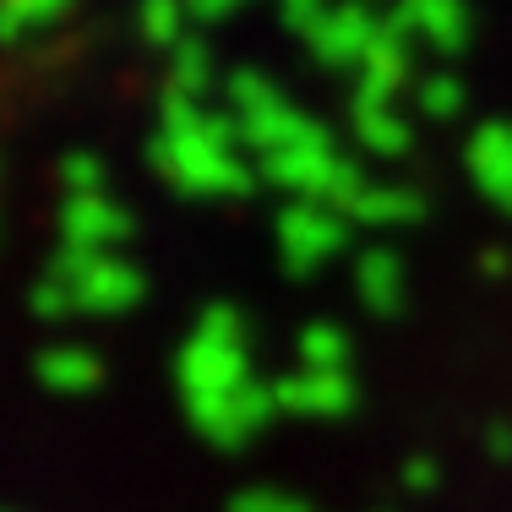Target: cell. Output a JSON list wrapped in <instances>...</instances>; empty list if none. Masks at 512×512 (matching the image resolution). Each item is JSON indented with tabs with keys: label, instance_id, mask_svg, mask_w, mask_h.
<instances>
[{
	"label": "cell",
	"instance_id": "7",
	"mask_svg": "<svg viewBox=\"0 0 512 512\" xmlns=\"http://www.w3.org/2000/svg\"><path fill=\"white\" fill-rule=\"evenodd\" d=\"M186 409H191V425H197L207 442L240 447V442H251L256 431H267V420L278 414V398H273V387L246 382L224 398H202V404H186Z\"/></svg>",
	"mask_w": 512,
	"mask_h": 512
},
{
	"label": "cell",
	"instance_id": "9",
	"mask_svg": "<svg viewBox=\"0 0 512 512\" xmlns=\"http://www.w3.org/2000/svg\"><path fill=\"white\" fill-rule=\"evenodd\" d=\"M382 17L398 39L431 44L436 55H458L469 44V6L463 0H393Z\"/></svg>",
	"mask_w": 512,
	"mask_h": 512
},
{
	"label": "cell",
	"instance_id": "17",
	"mask_svg": "<svg viewBox=\"0 0 512 512\" xmlns=\"http://www.w3.org/2000/svg\"><path fill=\"white\" fill-rule=\"evenodd\" d=\"M349 126H355V142L376 158H398L409 148L414 131L393 115V104H349Z\"/></svg>",
	"mask_w": 512,
	"mask_h": 512
},
{
	"label": "cell",
	"instance_id": "24",
	"mask_svg": "<svg viewBox=\"0 0 512 512\" xmlns=\"http://www.w3.org/2000/svg\"><path fill=\"white\" fill-rule=\"evenodd\" d=\"M327 11H333V0H278V17H284V28L295 33V39H311Z\"/></svg>",
	"mask_w": 512,
	"mask_h": 512
},
{
	"label": "cell",
	"instance_id": "28",
	"mask_svg": "<svg viewBox=\"0 0 512 512\" xmlns=\"http://www.w3.org/2000/svg\"><path fill=\"white\" fill-rule=\"evenodd\" d=\"M186 6H191V17H202V22H218V17H229V11L251 6V0H186Z\"/></svg>",
	"mask_w": 512,
	"mask_h": 512
},
{
	"label": "cell",
	"instance_id": "31",
	"mask_svg": "<svg viewBox=\"0 0 512 512\" xmlns=\"http://www.w3.org/2000/svg\"><path fill=\"white\" fill-rule=\"evenodd\" d=\"M360 6H376V0H360Z\"/></svg>",
	"mask_w": 512,
	"mask_h": 512
},
{
	"label": "cell",
	"instance_id": "1",
	"mask_svg": "<svg viewBox=\"0 0 512 512\" xmlns=\"http://www.w3.org/2000/svg\"><path fill=\"white\" fill-rule=\"evenodd\" d=\"M240 126L235 115H207L186 93H164L158 104L153 169L186 197H240L251 186V169L240 164Z\"/></svg>",
	"mask_w": 512,
	"mask_h": 512
},
{
	"label": "cell",
	"instance_id": "12",
	"mask_svg": "<svg viewBox=\"0 0 512 512\" xmlns=\"http://www.w3.org/2000/svg\"><path fill=\"white\" fill-rule=\"evenodd\" d=\"M463 164H469L474 186L512 213V126H502V120L474 126L469 148H463Z\"/></svg>",
	"mask_w": 512,
	"mask_h": 512
},
{
	"label": "cell",
	"instance_id": "23",
	"mask_svg": "<svg viewBox=\"0 0 512 512\" xmlns=\"http://www.w3.org/2000/svg\"><path fill=\"white\" fill-rule=\"evenodd\" d=\"M60 180H66V197H99L109 186V169H104V158H93V153H71L66 169H60Z\"/></svg>",
	"mask_w": 512,
	"mask_h": 512
},
{
	"label": "cell",
	"instance_id": "30",
	"mask_svg": "<svg viewBox=\"0 0 512 512\" xmlns=\"http://www.w3.org/2000/svg\"><path fill=\"white\" fill-rule=\"evenodd\" d=\"M502 256H507V251H485V256H480V267H485V273H502V267H507Z\"/></svg>",
	"mask_w": 512,
	"mask_h": 512
},
{
	"label": "cell",
	"instance_id": "13",
	"mask_svg": "<svg viewBox=\"0 0 512 512\" xmlns=\"http://www.w3.org/2000/svg\"><path fill=\"white\" fill-rule=\"evenodd\" d=\"M404 88H409V39H398L387 28L355 71V104H393Z\"/></svg>",
	"mask_w": 512,
	"mask_h": 512
},
{
	"label": "cell",
	"instance_id": "20",
	"mask_svg": "<svg viewBox=\"0 0 512 512\" xmlns=\"http://www.w3.org/2000/svg\"><path fill=\"white\" fill-rule=\"evenodd\" d=\"M300 365H311V371H349V338L344 327L333 322H311L300 327Z\"/></svg>",
	"mask_w": 512,
	"mask_h": 512
},
{
	"label": "cell",
	"instance_id": "25",
	"mask_svg": "<svg viewBox=\"0 0 512 512\" xmlns=\"http://www.w3.org/2000/svg\"><path fill=\"white\" fill-rule=\"evenodd\" d=\"M229 512H311V507L295 502V496H284V491H240L235 502H229Z\"/></svg>",
	"mask_w": 512,
	"mask_h": 512
},
{
	"label": "cell",
	"instance_id": "8",
	"mask_svg": "<svg viewBox=\"0 0 512 512\" xmlns=\"http://www.w3.org/2000/svg\"><path fill=\"white\" fill-rule=\"evenodd\" d=\"M387 33V17L376 6H360V0H338L322 17V28L311 33V55L333 71H360V60L376 50V39Z\"/></svg>",
	"mask_w": 512,
	"mask_h": 512
},
{
	"label": "cell",
	"instance_id": "5",
	"mask_svg": "<svg viewBox=\"0 0 512 512\" xmlns=\"http://www.w3.org/2000/svg\"><path fill=\"white\" fill-rule=\"evenodd\" d=\"M50 273L60 284H71L77 295V311H99V316H115V311H131L142 300V273L131 262H120L115 251H77V246H60Z\"/></svg>",
	"mask_w": 512,
	"mask_h": 512
},
{
	"label": "cell",
	"instance_id": "26",
	"mask_svg": "<svg viewBox=\"0 0 512 512\" xmlns=\"http://www.w3.org/2000/svg\"><path fill=\"white\" fill-rule=\"evenodd\" d=\"M33 311L39 316H66V311H77V295H71V284H60V278L50 273L39 289H33Z\"/></svg>",
	"mask_w": 512,
	"mask_h": 512
},
{
	"label": "cell",
	"instance_id": "14",
	"mask_svg": "<svg viewBox=\"0 0 512 512\" xmlns=\"http://www.w3.org/2000/svg\"><path fill=\"white\" fill-rule=\"evenodd\" d=\"M33 371H39L44 393L82 398V393H93V387H99L104 365H99V355H88V349H77V344H55V349H44V355H39Z\"/></svg>",
	"mask_w": 512,
	"mask_h": 512
},
{
	"label": "cell",
	"instance_id": "2",
	"mask_svg": "<svg viewBox=\"0 0 512 512\" xmlns=\"http://www.w3.org/2000/svg\"><path fill=\"white\" fill-rule=\"evenodd\" d=\"M175 376H180L186 404L224 398V393H235V387L256 382L251 360H246V322H240L235 306H207L202 311L191 344L180 349V360H175Z\"/></svg>",
	"mask_w": 512,
	"mask_h": 512
},
{
	"label": "cell",
	"instance_id": "19",
	"mask_svg": "<svg viewBox=\"0 0 512 512\" xmlns=\"http://www.w3.org/2000/svg\"><path fill=\"white\" fill-rule=\"evenodd\" d=\"M71 0H0V44H28Z\"/></svg>",
	"mask_w": 512,
	"mask_h": 512
},
{
	"label": "cell",
	"instance_id": "18",
	"mask_svg": "<svg viewBox=\"0 0 512 512\" xmlns=\"http://www.w3.org/2000/svg\"><path fill=\"white\" fill-rule=\"evenodd\" d=\"M213 88V55H207L202 39H180L169 50V93H186V99H202Z\"/></svg>",
	"mask_w": 512,
	"mask_h": 512
},
{
	"label": "cell",
	"instance_id": "29",
	"mask_svg": "<svg viewBox=\"0 0 512 512\" xmlns=\"http://www.w3.org/2000/svg\"><path fill=\"white\" fill-rule=\"evenodd\" d=\"M485 453L512 458V431H507V425H491V431H485Z\"/></svg>",
	"mask_w": 512,
	"mask_h": 512
},
{
	"label": "cell",
	"instance_id": "4",
	"mask_svg": "<svg viewBox=\"0 0 512 512\" xmlns=\"http://www.w3.org/2000/svg\"><path fill=\"white\" fill-rule=\"evenodd\" d=\"M256 164H262V180L284 186L295 202H327V207H338V213H344L365 186V175L327 137L300 142V148H284V153H267V158H256Z\"/></svg>",
	"mask_w": 512,
	"mask_h": 512
},
{
	"label": "cell",
	"instance_id": "6",
	"mask_svg": "<svg viewBox=\"0 0 512 512\" xmlns=\"http://www.w3.org/2000/svg\"><path fill=\"white\" fill-rule=\"evenodd\" d=\"M344 224L349 218L327 202H289L278 213V251H284L289 273H316L327 256L344 251Z\"/></svg>",
	"mask_w": 512,
	"mask_h": 512
},
{
	"label": "cell",
	"instance_id": "16",
	"mask_svg": "<svg viewBox=\"0 0 512 512\" xmlns=\"http://www.w3.org/2000/svg\"><path fill=\"white\" fill-rule=\"evenodd\" d=\"M420 207L425 202L414 197V191H404V186H371V180H365L360 197L344 207V218L349 224H365V229H398V224H414Z\"/></svg>",
	"mask_w": 512,
	"mask_h": 512
},
{
	"label": "cell",
	"instance_id": "22",
	"mask_svg": "<svg viewBox=\"0 0 512 512\" xmlns=\"http://www.w3.org/2000/svg\"><path fill=\"white\" fill-rule=\"evenodd\" d=\"M414 99H420V115L453 120L458 109H463V82L453 77V71H431V77L414 82Z\"/></svg>",
	"mask_w": 512,
	"mask_h": 512
},
{
	"label": "cell",
	"instance_id": "15",
	"mask_svg": "<svg viewBox=\"0 0 512 512\" xmlns=\"http://www.w3.org/2000/svg\"><path fill=\"white\" fill-rule=\"evenodd\" d=\"M355 289L376 316H393L398 306H404V262H398L387 246L360 251L355 256Z\"/></svg>",
	"mask_w": 512,
	"mask_h": 512
},
{
	"label": "cell",
	"instance_id": "11",
	"mask_svg": "<svg viewBox=\"0 0 512 512\" xmlns=\"http://www.w3.org/2000/svg\"><path fill=\"white\" fill-rule=\"evenodd\" d=\"M131 218L120 202H109L104 191L99 197H66V213H60V240L77 251H115L126 240Z\"/></svg>",
	"mask_w": 512,
	"mask_h": 512
},
{
	"label": "cell",
	"instance_id": "3",
	"mask_svg": "<svg viewBox=\"0 0 512 512\" xmlns=\"http://www.w3.org/2000/svg\"><path fill=\"white\" fill-rule=\"evenodd\" d=\"M224 88H229V115H235V126H240V148H251L256 158L327 137V131L316 126L311 115H300L262 71H229Z\"/></svg>",
	"mask_w": 512,
	"mask_h": 512
},
{
	"label": "cell",
	"instance_id": "10",
	"mask_svg": "<svg viewBox=\"0 0 512 512\" xmlns=\"http://www.w3.org/2000/svg\"><path fill=\"white\" fill-rule=\"evenodd\" d=\"M273 398L284 414H306V420H338V414L355 409V382L349 371H311L300 365L295 376L273 382Z\"/></svg>",
	"mask_w": 512,
	"mask_h": 512
},
{
	"label": "cell",
	"instance_id": "27",
	"mask_svg": "<svg viewBox=\"0 0 512 512\" xmlns=\"http://www.w3.org/2000/svg\"><path fill=\"white\" fill-rule=\"evenodd\" d=\"M404 485H409V491H436V458H409L404 463Z\"/></svg>",
	"mask_w": 512,
	"mask_h": 512
},
{
	"label": "cell",
	"instance_id": "21",
	"mask_svg": "<svg viewBox=\"0 0 512 512\" xmlns=\"http://www.w3.org/2000/svg\"><path fill=\"white\" fill-rule=\"evenodd\" d=\"M186 17H191L186 0H142V6H137V28H142V39L164 44V50H175V44L186 39Z\"/></svg>",
	"mask_w": 512,
	"mask_h": 512
}]
</instances>
